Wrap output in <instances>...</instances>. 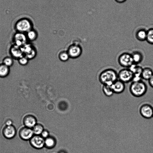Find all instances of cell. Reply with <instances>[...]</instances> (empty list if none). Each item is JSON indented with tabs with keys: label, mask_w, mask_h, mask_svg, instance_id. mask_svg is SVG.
<instances>
[{
	"label": "cell",
	"mask_w": 153,
	"mask_h": 153,
	"mask_svg": "<svg viewBox=\"0 0 153 153\" xmlns=\"http://www.w3.org/2000/svg\"><path fill=\"white\" fill-rule=\"evenodd\" d=\"M98 79L102 85H111L118 79L117 73L112 68H107L101 72L99 75Z\"/></svg>",
	"instance_id": "cell-1"
},
{
	"label": "cell",
	"mask_w": 153,
	"mask_h": 153,
	"mask_svg": "<svg viewBox=\"0 0 153 153\" xmlns=\"http://www.w3.org/2000/svg\"><path fill=\"white\" fill-rule=\"evenodd\" d=\"M128 90L134 96L140 97L146 93L148 87L146 83L142 80L132 82L128 88Z\"/></svg>",
	"instance_id": "cell-2"
},
{
	"label": "cell",
	"mask_w": 153,
	"mask_h": 153,
	"mask_svg": "<svg viewBox=\"0 0 153 153\" xmlns=\"http://www.w3.org/2000/svg\"><path fill=\"white\" fill-rule=\"evenodd\" d=\"M33 25L28 19L24 18L17 21L15 25L17 32L26 33L32 29Z\"/></svg>",
	"instance_id": "cell-3"
},
{
	"label": "cell",
	"mask_w": 153,
	"mask_h": 153,
	"mask_svg": "<svg viewBox=\"0 0 153 153\" xmlns=\"http://www.w3.org/2000/svg\"><path fill=\"white\" fill-rule=\"evenodd\" d=\"M117 61L120 66L125 68H128L134 63L131 54L128 52L120 54Z\"/></svg>",
	"instance_id": "cell-4"
},
{
	"label": "cell",
	"mask_w": 153,
	"mask_h": 153,
	"mask_svg": "<svg viewBox=\"0 0 153 153\" xmlns=\"http://www.w3.org/2000/svg\"><path fill=\"white\" fill-rule=\"evenodd\" d=\"M118 79L124 83L132 82L134 74L128 68H124L120 70L117 73Z\"/></svg>",
	"instance_id": "cell-5"
},
{
	"label": "cell",
	"mask_w": 153,
	"mask_h": 153,
	"mask_svg": "<svg viewBox=\"0 0 153 153\" xmlns=\"http://www.w3.org/2000/svg\"><path fill=\"white\" fill-rule=\"evenodd\" d=\"M21 47L23 55L29 59H32L36 56V50L31 44L27 43Z\"/></svg>",
	"instance_id": "cell-6"
},
{
	"label": "cell",
	"mask_w": 153,
	"mask_h": 153,
	"mask_svg": "<svg viewBox=\"0 0 153 153\" xmlns=\"http://www.w3.org/2000/svg\"><path fill=\"white\" fill-rule=\"evenodd\" d=\"M28 39L26 33L17 32L13 37L14 45L22 47L27 43Z\"/></svg>",
	"instance_id": "cell-7"
},
{
	"label": "cell",
	"mask_w": 153,
	"mask_h": 153,
	"mask_svg": "<svg viewBox=\"0 0 153 153\" xmlns=\"http://www.w3.org/2000/svg\"><path fill=\"white\" fill-rule=\"evenodd\" d=\"M19 135L21 139L27 141L31 139L34 135V133L32 128L24 126L19 130Z\"/></svg>",
	"instance_id": "cell-8"
},
{
	"label": "cell",
	"mask_w": 153,
	"mask_h": 153,
	"mask_svg": "<svg viewBox=\"0 0 153 153\" xmlns=\"http://www.w3.org/2000/svg\"><path fill=\"white\" fill-rule=\"evenodd\" d=\"M2 133L4 137L6 138L11 139L14 138L16 134V129L13 125H5L2 129Z\"/></svg>",
	"instance_id": "cell-9"
},
{
	"label": "cell",
	"mask_w": 153,
	"mask_h": 153,
	"mask_svg": "<svg viewBox=\"0 0 153 153\" xmlns=\"http://www.w3.org/2000/svg\"><path fill=\"white\" fill-rule=\"evenodd\" d=\"M29 141L31 145L36 149H41L45 146V140L39 135H33Z\"/></svg>",
	"instance_id": "cell-10"
},
{
	"label": "cell",
	"mask_w": 153,
	"mask_h": 153,
	"mask_svg": "<svg viewBox=\"0 0 153 153\" xmlns=\"http://www.w3.org/2000/svg\"><path fill=\"white\" fill-rule=\"evenodd\" d=\"M67 51L70 58H76L81 55L82 50L80 46L73 44L69 47Z\"/></svg>",
	"instance_id": "cell-11"
},
{
	"label": "cell",
	"mask_w": 153,
	"mask_h": 153,
	"mask_svg": "<svg viewBox=\"0 0 153 153\" xmlns=\"http://www.w3.org/2000/svg\"><path fill=\"white\" fill-rule=\"evenodd\" d=\"M140 111L142 116L147 119L152 118L153 107L149 104H145L140 108Z\"/></svg>",
	"instance_id": "cell-12"
},
{
	"label": "cell",
	"mask_w": 153,
	"mask_h": 153,
	"mask_svg": "<svg viewBox=\"0 0 153 153\" xmlns=\"http://www.w3.org/2000/svg\"><path fill=\"white\" fill-rule=\"evenodd\" d=\"M111 87L114 93L116 94H121L126 89L125 83L118 79L113 83Z\"/></svg>",
	"instance_id": "cell-13"
},
{
	"label": "cell",
	"mask_w": 153,
	"mask_h": 153,
	"mask_svg": "<svg viewBox=\"0 0 153 153\" xmlns=\"http://www.w3.org/2000/svg\"><path fill=\"white\" fill-rule=\"evenodd\" d=\"M24 126L32 128L36 124V120L33 116L28 114L25 116L23 119Z\"/></svg>",
	"instance_id": "cell-14"
},
{
	"label": "cell",
	"mask_w": 153,
	"mask_h": 153,
	"mask_svg": "<svg viewBox=\"0 0 153 153\" xmlns=\"http://www.w3.org/2000/svg\"><path fill=\"white\" fill-rule=\"evenodd\" d=\"M10 53L13 59H18L24 56L21 47L13 45L10 49Z\"/></svg>",
	"instance_id": "cell-15"
},
{
	"label": "cell",
	"mask_w": 153,
	"mask_h": 153,
	"mask_svg": "<svg viewBox=\"0 0 153 153\" xmlns=\"http://www.w3.org/2000/svg\"><path fill=\"white\" fill-rule=\"evenodd\" d=\"M131 54L134 63L138 65L143 61V56L140 51H134Z\"/></svg>",
	"instance_id": "cell-16"
},
{
	"label": "cell",
	"mask_w": 153,
	"mask_h": 153,
	"mask_svg": "<svg viewBox=\"0 0 153 153\" xmlns=\"http://www.w3.org/2000/svg\"><path fill=\"white\" fill-rule=\"evenodd\" d=\"M153 74V71L148 67L143 68L141 73V76L142 79L146 80H149Z\"/></svg>",
	"instance_id": "cell-17"
},
{
	"label": "cell",
	"mask_w": 153,
	"mask_h": 153,
	"mask_svg": "<svg viewBox=\"0 0 153 153\" xmlns=\"http://www.w3.org/2000/svg\"><path fill=\"white\" fill-rule=\"evenodd\" d=\"M147 31L144 29H140L137 30L135 33V37L138 41H144L146 40Z\"/></svg>",
	"instance_id": "cell-18"
},
{
	"label": "cell",
	"mask_w": 153,
	"mask_h": 153,
	"mask_svg": "<svg viewBox=\"0 0 153 153\" xmlns=\"http://www.w3.org/2000/svg\"><path fill=\"white\" fill-rule=\"evenodd\" d=\"M128 68L131 71L134 76H141L143 68L137 64L133 63Z\"/></svg>",
	"instance_id": "cell-19"
},
{
	"label": "cell",
	"mask_w": 153,
	"mask_h": 153,
	"mask_svg": "<svg viewBox=\"0 0 153 153\" xmlns=\"http://www.w3.org/2000/svg\"><path fill=\"white\" fill-rule=\"evenodd\" d=\"M10 73L9 67L2 63L0 64V77H6L9 75Z\"/></svg>",
	"instance_id": "cell-20"
},
{
	"label": "cell",
	"mask_w": 153,
	"mask_h": 153,
	"mask_svg": "<svg viewBox=\"0 0 153 153\" xmlns=\"http://www.w3.org/2000/svg\"><path fill=\"white\" fill-rule=\"evenodd\" d=\"M102 90L104 94L107 97H111L114 94L111 85H102Z\"/></svg>",
	"instance_id": "cell-21"
},
{
	"label": "cell",
	"mask_w": 153,
	"mask_h": 153,
	"mask_svg": "<svg viewBox=\"0 0 153 153\" xmlns=\"http://www.w3.org/2000/svg\"><path fill=\"white\" fill-rule=\"evenodd\" d=\"M26 34L28 40L30 41L35 40L37 39L38 36L37 33L36 31L33 29L26 33Z\"/></svg>",
	"instance_id": "cell-22"
},
{
	"label": "cell",
	"mask_w": 153,
	"mask_h": 153,
	"mask_svg": "<svg viewBox=\"0 0 153 153\" xmlns=\"http://www.w3.org/2000/svg\"><path fill=\"white\" fill-rule=\"evenodd\" d=\"M55 145V140L52 137H48L45 140V146L48 148H52Z\"/></svg>",
	"instance_id": "cell-23"
},
{
	"label": "cell",
	"mask_w": 153,
	"mask_h": 153,
	"mask_svg": "<svg viewBox=\"0 0 153 153\" xmlns=\"http://www.w3.org/2000/svg\"><path fill=\"white\" fill-rule=\"evenodd\" d=\"M34 134L36 135H39L41 134L43 131L42 126L39 124H36L32 128Z\"/></svg>",
	"instance_id": "cell-24"
},
{
	"label": "cell",
	"mask_w": 153,
	"mask_h": 153,
	"mask_svg": "<svg viewBox=\"0 0 153 153\" xmlns=\"http://www.w3.org/2000/svg\"><path fill=\"white\" fill-rule=\"evenodd\" d=\"M149 44L153 45V28H151L147 30L146 40Z\"/></svg>",
	"instance_id": "cell-25"
},
{
	"label": "cell",
	"mask_w": 153,
	"mask_h": 153,
	"mask_svg": "<svg viewBox=\"0 0 153 153\" xmlns=\"http://www.w3.org/2000/svg\"><path fill=\"white\" fill-rule=\"evenodd\" d=\"M2 63L10 68L13 65L14 63L13 59L10 57H6L3 59Z\"/></svg>",
	"instance_id": "cell-26"
},
{
	"label": "cell",
	"mask_w": 153,
	"mask_h": 153,
	"mask_svg": "<svg viewBox=\"0 0 153 153\" xmlns=\"http://www.w3.org/2000/svg\"><path fill=\"white\" fill-rule=\"evenodd\" d=\"M59 59L62 62H66L70 58L67 51H62L59 55Z\"/></svg>",
	"instance_id": "cell-27"
},
{
	"label": "cell",
	"mask_w": 153,
	"mask_h": 153,
	"mask_svg": "<svg viewBox=\"0 0 153 153\" xmlns=\"http://www.w3.org/2000/svg\"><path fill=\"white\" fill-rule=\"evenodd\" d=\"M19 63L21 65L25 66L28 63L29 59L25 56H23L18 59Z\"/></svg>",
	"instance_id": "cell-28"
},
{
	"label": "cell",
	"mask_w": 153,
	"mask_h": 153,
	"mask_svg": "<svg viewBox=\"0 0 153 153\" xmlns=\"http://www.w3.org/2000/svg\"><path fill=\"white\" fill-rule=\"evenodd\" d=\"M42 137L43 138H47L48 137L49 134L48 132L46 131H44L41 133Z\"/></svg>",
	"instance_id": "cell-29"
},
{
	"label": "cell",
	"mask_w": 153,
	"mask_h": 153,
	"mask_svg": "<svg viewBox=\"0 0 153 153\" xmlns=\"http://www.w3.org/2000/svg\"><path fill=\"white\" fill-rule=\"evenodd\" d=\"M149 84L150 86L153 88V74L148 80Z\"/></svg>",
	"instance_id": "cell-30"
},
{
	"label": "cell",
	"mask_w": 153,
	"mask_h": 153,
	"mask_svg": "<svg viewBox=\"0 0 153 153\" xmlns=\"http://www.w3.org/2000/svg\"><path fill=\"white\" fill-rule=\"evenodd\" d=\"M5 126H10L13 125L12 121L10 119H7L5 121Z\"/></svg>",
	"instance_id": "cell-31"
},
{
	"label": "cell",
	"mask_w": 153,
	"mask_h": 153,
	"mask_svg": "<svg viewBox=\"0 0 153 153\" xmlns=\"http://www.w3.org/2000/svg\"><path fill=\"white\" fill-rule=\"evenodd\" d=\"M126 0H115V1L119 2H122Z\"/></svg>",
	"instance_id": "cell-32"
},
{
	"label": "cell",
	"mask_w": 153,
	"mask_h": 153,
	"mask_svg": "<svg viewBox=\"0 0 153 153\" xmlns=\"http://www.w3.org/2000/svg\"><path fill=\"white\" fill-rule=\"evenodd\" d=\"M59 153H66L65 152L63 151H61L59 152Z\"/></svg>",
	"instance_id": "cell-33"
},
{
	"label": "cell",
	"mask_w": 153,
	"mask_h": 153,
	"mask_svg": "<svg viewBox=\"0 0 153 153\" xmlns=\"http://www.w3.org/2000/svg\"><path fill=\"white\" fill-rule=\"evenodd\" d=\"M152 118H153V115H152Z\"/></svg>",
	"instance_id": "cell-34"
}]
</instances>
